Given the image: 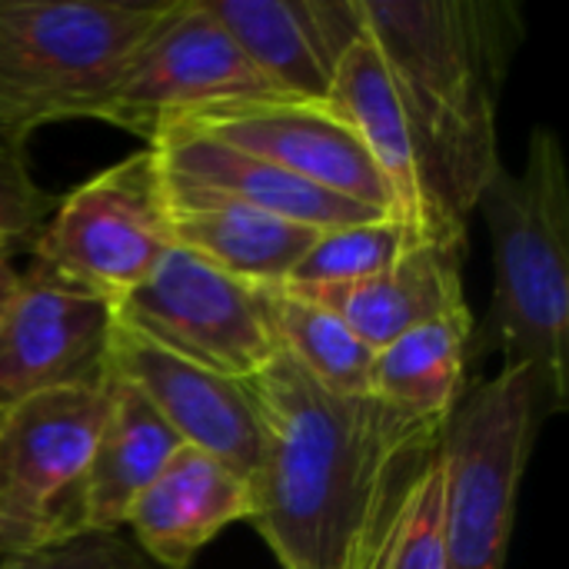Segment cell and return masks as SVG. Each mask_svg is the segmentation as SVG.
Returning <instances> with one entry per match:
<instances>
[{"label":"cell","instance_id":"cell-9","mask_svg":"<svg viewBox=\"0 0 569 569\" xmlns=\"http://www.w3.org/2000/svg\"><path fill=\"white\" fill-rule=\"evenodd\" d=\"M277 97L203 0H173L170 13L140 47L97 120L113 123L150 147L167 127L197 113Z\"/></svg>","mask_w":569,"mask_h":569},{"label":"cell","instance_id":"cell-26","mask_svg":"<svg viewBox=\"0 0 569 569\" xmlns=\"http://www.w3.org/2000/svg\"><path fill=\"white\" fill-rule=\"evenodd\" d=\"M433 457V453H430ZM427 463V460H423ZM420 463V467H423ZM417 467V470H420ZM417 470L377 507V513L367 520V527L353 537L350 550L343 553V560L333 569H387L390 563V550H393V540H397V530H400V520H403V507H407V490L417 477Z\"/></svg>","mask_w":569,"mask_h":569},{"label":"cell","instance_id":"cell-8","mask_svg":"<svg viewBox=\"0 0 569 569\" xmlns=\"http://www.w3.org/2000/svg\"><path fill=\"white\" fill-rule=\"evenodd\" d=\"M113 317L227 380H247L280 353L270 287L243 283L177 243L137 290L113 303Z\"/></svg>","mask_w":569,"mask_h":569},{"label":"cell","instance_id":"cell-13","mask_svg":"<svg viewBox=\"0 0 569 569\" xmlns=\"http://www.w3.org/2000/svg\"><path fill=\"white\" fill-rule=\"evenodd\" d=\"M203 7L287 100L327 103L340 57L367 37L360 0H203Z\"/></svg>","mask_w":569,"mask_h":569},{"label":"cell","instance_id":"cell-2","mask_svg":"<svg viewBox=\"0 0 569 569\" xmlns=\"http://www.w3.org/2000/svg\"><path fill=\"white\" fill-rule=\"evenodd\" d=\"M437 210L467 230L497 173V103L523 40L507 0H360Z\"/></svg>","mask_w":569,"mask_h":569},{"label":"cell","instance_id":"cell-4","mask_svg":"<svg viewBox=\"0 0 569 569\" xmlns=\"http://www.w3.org/2000/svg\"><path fill=\"white\" fill-rule=\"evenodd\" d=\"M173 0H0V140L93 117Z\"/></svg>","mask_w":569,"mask_h":569},{"label":"cell","instance_id":"cell-18","mask_svg":"<svg viewBox=\"0 0 569 569\" xmlns=\"http://www.w3.org/2000/svg\"><path fill=\"white\" fill-rule=\"evenodd\" d=\"M300 297L333 310L373 350H383L423 323L470 317L463 297L460 247L443 243H417L373 277L310 290Z\"/></svg>","mask_w":569,"mask_h":569},{"label":"cell","instance_id":"cell-5","mask_svg":"<svg viewBox=\"0 0 569 569\" xmlns=\"http://www.w3.org/2000/svg\"><path fill=\"white\" fill-rule=\"evenodd\" d=\"M540 427L533 383L517 367H500L463 393L440 440L447 569H507L520 483Z\"/></svg>","mask_w":569,"mask_h":569},{"label":"cell","instance_id":"cell-3","mask_svg":"<svg viewBox=\"0 0 569 569\" xmlns=\"http://www.w3.org/2000/svg\"><path fill=\"white\" fill-rule=\"evenodd\" d=\"M477 210L493 243L490 350L530 377L540 420L569 410V177L563 143L533 127L523 170L497 167Z\"/></svg>","mask_w":569,"mask_h":569},{"label":"cell","instance_id":"cell-24","mask_svg":"<svg viewBox=\"0 0 569 569\" xmlns=\"http://www.w3.org/2000/svg\"><path fill=\"white\" fill-rule=\"evenodd\" d=\"M50 213V197L30 177L23 147L0 140V237L33 240Z\"/></svg>","mask_w":569,"mask_h":569},{"label":"cell","instance_id":"cell-25","mask_svg":"<svg viewBox=\"0 0 569 569\" xmlns=\"http://www.w3.org/2000/svg\"><path fill=\"white\" fill-rule=\"evenodd\" d=\"M0 569H147L117 533H83L33 553L7 557Z\"/></svg>","mask_w":569,"mask_h":569},{"label":"cell","instance_id":"cell-1","mask_svg":"<svg viewBox=\"0 0 569 569\" xmlns=\"http://www.w3.org/2000/svg\"><path fill=\"white\" fill-rule=\"evenodd\" d=\"M260 427L253 527L283 569H333L443 430L377 397L320 390L287 353L240 380Z\"/></svg>","mask_w":569,"mask_h":569},{"label":"cell","instance_id":"cell-27","mask_svg":"<svg viewBox=\"0 0 569 569\" xmlns=\"http://www.w3.org/2000/svg\"><path fill=\"white\" fill-rule=\"evenodd\" d=\"M17 287H20V273L10 263V250H0V310L10 303V297L17 293Z\"/></svg>","mask_w":569,"mask_h":569},{"label":"cell","instance_id":"cell-12","mask_svg":"<svg viewBox=\"0 0 569 569\" xmlns=\"http://www.w3.org/2000/svg\"><path fill=\"white\" fill-rule=\"evenodd\" d=\"M107 373L133 387L160 420L180 437L243 477L250 487L260 473V427L240 380L203 370L113 317Z\"/></svg>","mask_w":569,"mask_h":569},{"label":"cell","instance_id":"cell-7","mask_svg":"<svg viewBox=\"0 0 569 569\" xmlns=\"http://www.w3.org/2000/svg\"><path fill=\"white\" fill-rule=\"evenodd\" d=\"M110 373L0 413V520L27 553L83 537V477L110 410Z\"/></svg>","mask_w":569,"mask_h":569},{"label":"cell","instance_id":"cell-21","mask_svg":"<svg viewBox=\"0 0 569 569\" xmlns=\"http://www.w3.org/2000/svg\"><path fill=\"white\" fill-rule=\"evenodd\" d=\"M270 323L280 353H287L320 390L337 397H370L377 350L367 347L333 310L270 287Z\"/></svg>","mask_w":569,"mask_h":569},{"label":"cell","instance_id":"cell-11","mask_svg":"<svg viewBox=\"0 0 569 569\" xmlns=\"http://www.w3.org/2000/svg\"><path fill=\"white\" fill-rule=\"evenodd\" d=\"M113 307L47 270L20 273L0 310V413L60 387L107 377Z\"/></svg>","mask_w":569,"mask_h":569},{"label":"cell","instance_id":"cell-22","mask_svg":"<svg viewBox=\"0 0 569 569\" xmlns=\"http://www.w3.org/2000/svg\"><path fill=\"white\" fill-rule=\"evenodd\" d=\"M417 243L423 240H417L410 227L400 223L397 217H377V220H363L350 227H333L313 240V247L300 257V263L290 270V277L280 287L293 293L343 287V283L387 270Z\"/></svg>","mask_w":569,"mask_h":569},{"label":"cell","instance_id":"cell-10","mask_svg":"<svg viewBox=\"0 0 569 569\" xmlns=\"http://www.w3.org/2000/svg\"><path fill=\"white\" fill-rule=\"evenodd\" d=\"M177 127L207 133L227 147L277 163L320 190L393 217V193L387 180L357 133L327 103L263 97L197 113L167 130Z\"/></svg>","mask_w":569,"mask_h":569},{"label":"cell","instance_id":"cell-15","mask_svg":"<svg viewBox=\"0 0 569 569\" xmlns=\"http://www.w3.org/2000/svg\"><path fill=\"white\" fill-rule=\"evenodd\" d=\"M253 487L217 457L180 447L150 490L137 500L127 527L137 547L163 569H190L197 553L227 527L253 520Z\"/></svg>","mask_w":569,"mask_h":569},{"label":"cell","instance_id":"cell-29","mask_svg":"<svg viewBox=\"0 0 569 569\" xmlns=\"http://www.w3.org/2000/svg\"><path fill=\"white\" fill-rule=\"evenodd\" d=\"M10 247H13V243H10V240H3V237H0V250H10Z\"/></svg>","mask_w":569,"mask_h":569},{"label":"cell","instance_id":"cell-17","mask_svg":"<svg viewBox=\"0 0 569 569\" xmlns=\"http://www.w3.org/2000/svg\"><path fill=\"white\" fill-rule=\"evenodd\" d=\"M150 147L157 150L163 177L227 193L247 207L287 217L313 230H333V227H350V223L387 217L353 200H343L330 190H320L287 173L277 163H267L253 153L227 147L197 130H183V127L167 130Z\"/></svg>","mask_w":569,"mask_h":569},{"label":"cell","instance_id":"cell-19","mask_svg":"<svg viewBox=\"0 0 569 569\" xmlns=\"http://www.w3.org/2000/svg\"><path fill=\"white\" fill-rule=\"evenodd\" d=\"M180 447V437L160 413L133 387L113 380L110 410L83 477L80 533H120L137 500Z\"/></svg>","mask_w":569,"mask_h":569},{"label":"cell","instance_id":"cell-14","mask_svg":"<svg viewBox=\"0 0 569 569\" xmlns=\"http://www.w3.org/2000/svg\"><path fill=\"white\" fill-rule=\"evenodd\" d=\"M327 107L357 133L363 150L370 153L373 167L387 180L393 193V217L410 227V233L423 243H443L460 247L467 243V230H457L433 203L420 157L410 137V123L403 117V107L397 100L393 80L370 43V37H360L337 63L330 80Z\"/></svg>","mask_w":569,"mask_h":569},{"label":"cell","instance_id":"cell-6","mask_svg":"<svg viewBox=\"0 0 569 569\" xmlns=\"http://www.w3.org/2000/svg\"><path fill=\"white\" fill-rule=\"evenodd\" d=\"M170 247L167 180L157 150L140 147L63 197L33 237V267L113 307Z\"/></svg>","mask_w":569,"mask_h":569},{"label":"cell","instance_id":"cell-20","mask_svg":"<svg viewBox=\"0 0 569 569\" xmlns=\"http://www.w3.org/2000/svg\"><path fill=\"white\" fill-rule=\"evenodd\" d=\"M473 317L423 323L373 357L370 397L403 417L447 427L463 400Z\"/></svg>","mask_w":569,"mask_h":569},{"label":"cell","instance_id":"cell-28","mask_svg":"<svg viewBox=\"0 0 569 569\" xmlns=\"http://www.w3.org/2000/svg\"><path fill=\"white\" fill-rule=\"evenodd\" d=\"M20 553H27L23 550V543L17 540V533L0 520V560H7V557H20Z\"/></svg>","mask_w":569,"mask_h":569},{"label":"cell","instance_id":"cell-23","mask_svg":"<svg viewBox=\"0 0 569 569\" xmlns=\"http://www.w3.org/2000/svg\"><path fill=\"white\" fill-rule=\"evenodd\" d=\"M387 569H447L443 563V470L440 447L417 470Z\"/></svg>","mask_w":569,"mask_h":569},{"label":"cell","instance_id":"cell-16","mask_svg":"<svg viewBox=\"0 0 569 569\" xmlns=\"http://www.w3.org/2000/svg\"><path fill=\"white\" fill-rule=\"evenodd\" d=\"M163 180L173 243L243 283L280 287L323 233L287 217L247 207L227 193L187 180Z\"/></svg>","mask_w":569,"mask_h":569}]
</instances>
